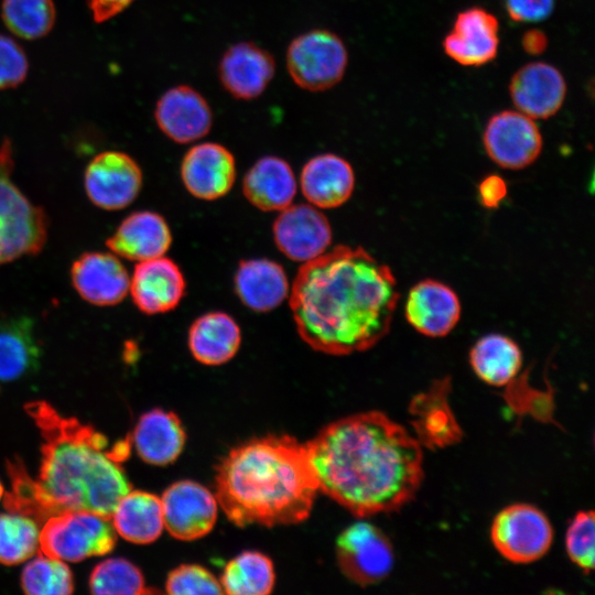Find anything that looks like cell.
<instances>
[{
    "label": "cell",
    "mask_w": 595,
    "mask_h": 595,
    "mask_svg": "<svg viewBox=\"0 0 595 595\" xmlns=\"http://www.w3.org/2000/svg\"><path fill=\"white\" fill-rule=\"evenodd\" d=\"M164 528L175 539L193 541L208 534L217 520L216 496L193 480L170 485L161 497Z\"/></svg>",
    "instance_id": "cell-11"
},
{
    "label": "cell",
    "mask_w": 595,
    "mask_h": 595,
    "mask_svg": "<svg viewBox=\"0 0 595 595\" xmlns=\"http://www.w3.org/2000/svg\"><path fill=\"white\" fill-rule=\"evenodd\" d=\"M21 586L32 595H66L73 593L74 580L64 561L41 553L24 566Z\"/></svg>",
    "instance_id": "cell-36"
},
{
    "label": "cell",
    "mask_w": 595,
    "mask_h": 595,
    "mask_svg": "<svg viewBox=\"0 0 595 595\" xmlns=\"http://www.w3.org/2000/svg\"><path fill=\"white\" fill-rule=\"evenodd\" d=\"M186 282L180 267L164 256L140 261L130 278L129 291L144 314H162L182 301Z\"/></svg>",
    "instance_id": "cell-18"
},
{
    "label": "cell",
    "mask_w": 595,
    "mask_h": 595,
    "mask_svg": "<svg viewBox=\"0 0 595 595\" xmlns=\"http://www.w3.org/2000/svg\"><path fill=\"white\" fill-rule=\"evenodd\" d=\"M154 117L160 130L176 143H191L206 136L213 112L206 99L187 85L166 90L158 100Z\"/></svg>",
    "instance_id": "cell-17"
},
{
    "label": "cell",
    "mask_w": 595,
    "mask_h": 595,
    "mask_svg": "<svg viewBox=\"0 0 595 595\" xmlns=\"http://www.w3.org/2000/svg\"><path fill=\"white\" fill-rule=\"evenodd\" d=\"M133 0H88L96 22H104L126 9Z\"/></svg>",
    "instance_id": "cell-42"
},
{
    "label": "cell",
    "mask_w": 595,
    "mask_h": 595,
    "mask_svg": "<svg viewBox=\"0 0 595 595\" xmlns=\"http://www.w3.org/2000/svg\"><path fill=\"white\" fill-rule=\"evenodd\" d=\"M499 47V22L487 10L473 7L459 12L443 40L445 54L463 66H482L493 61Z\"/></svg>",
    "instance_id": "cell-15"
},
{
    "label": "cell",
    "mask_w": 595,
    "mask_h": 595,
    "mask_svg": "<svg viewBox=\"0 0 595 595\" xmlns=\"http://www.w3.org/2000/svg\"><path fill=\"white\" fill-rule=\"evenodd\" d=\"M404 315L408 323L428 337H444L457 325L461 302L456 292L447 284L424 279L408 293Z\"/></svg>",
    "instance_id": "cell-19"
},
{
    "label": "cell",
    "mask_w": 595,
    "mask_h": 595,
    "mask_svg": "<svg viewBox=\"0 0 595 595\" xmlns=\"http://www.w3.org/2000/svg\"><path fill=\"white\" fill-rule=\"evenodd\" d=\"M171 244L166 220L150 210L130 214L106 242L117 256L138 262L164 256Z\"/></svg>",
    "instance_id": "cell-23"
},
{
    "label": "cell",
    "mask_w": 595,
    "mask_h": 595,
    "mask_svg": "<svg viewBox=\"0 0 595 595\" xmlns=\"http://www.w3.org/2000/svg\"><path fill=\"white\" fill-rule=\"evenodd\" d=\"M305 446L318 490L358 518L399 510L423 480L422 445L379 411L338 419Z\"/></svg>",
    "instance_id": "cell-2"
},
{
    "label": "cell",
    "mask_w": 595,
    "mask_h": 595,
    "mask_svg": "<svg viewBox=\"0 0 595 595\" xmlns=\"http://www.w3.org/2000/svg\"><path fill=\"white\" fill-rule=\"evenodd\" d=\"M448 386L446 380L437 381L429 392L418 396L412 402L411 413L421 445L443 447L455 443L462 435L447 403Z\"/></svg>",
    "instance_id": "cell-30"
},
{
    "label": "cell",
    "mask_w": 595,
    "mask_h": 595,
    "mask_svg": "<svg viewBox=\"0 0 595 595\" xmlns=\"http://www.w3.org/2000/svg\"><path fill=\"white\" fill-rule=\"evenodd\" d=\"M272 232L277 248L303 263L326 252L333 238L328 219L311 204H291L280 210Z\"/></svg>",
    "instance_id": "cell-13"
},
{
    "label": "cell",
    "mask_w": 595,
    "mask_h": 595,
    "mask_svg": "<svg viewBox=\"0 0 595 595\" xmlns=\"http://www.w3.org/2000/svg\"><path fill=\"white\" fill-rule=\"evenodd\" d=\"M181 177L187 192L198 199L225 196L236 180L232 153L216 142H203L187 150L181 163Z\"/></svg>",
    "instance_id": "cell-14"
},
{
    "label": "cell",
    "mask_w": 595,
    "mask_h": 595,
    "mask_svg": "<svg viewBox=\"0 0 595 595\" xmlns=\"http://www.w3.org/2000/svg\"><path fill=\"white\" fill-rule=\"evenodd\" d=\"M3 496H4V488L0 482V500L2 499Z\"/></svg>",
    "instance_id": "cell-44"
},
{
    "label": "cell",
    "mask_w": 595,
    "mask_h": 595,
    "mask_svg": "<svg viewBox=\"0 0 595 595\" xmlns=\"http://www.w3.org/2000/svg\"><path fill=\"white\" fill-rule=\"evenodd\" d=\"M300 186L307 202L317 208L345 204L355 188V174L348 161L334 153L310 159L302 167Z\"/></svg>",
    "instance_id": "cell-22"
},
{
    "label": "cell",
    "mask_w": 595,
    "mask_h": 595,
    "mask_svg": "<svg viewBox=\"0 0 595 595\" xmlns=\"http://www.w3.org/2000/svg\"><path fill=\"white\" fill-rule=\"evenodd\" d=\"M289 298L303 342L316 351L344 356L383 339L399 293L388 266L361 247L339 245L300 267Z\"/></svg>",
    "instance_id": "cell-1"
},
{
    "label": "cell",
    "mask_w": 595,
    "mask_h": 595,
    "mask_svg": "<svg viewBox=\"0 0 595 595\" xmlns=\"http://www.w3.org/2000/svg\"><path fill=\"white\" fill-rule=\"evenodd\" d=\"M507 194V183L497 174L487 175L478 185L479 202L488 209L497 208L506 198Z\"/></svg>",
    "instance_id": "cell-41"
},
{
    "label": "cell",
    "mask_w": 595,
    "mask_h": 595,
    "mask_svg": "<svg viewBox=\"0 0 595 595\" xmlns=\"http://www.w3.org/2000/svg\"><path fill=\"white\" fill-rule=\"evenodd\" d=\"M116 533L136 544L154 542L164 528L161 498L130 490L116 505L111 516Z\"/></svg>",
    "instance_id": "cell-29"
},
{
    "label": "cell",
    "mask_w": 595,
    "mask_h": 595,
    "mask_svg": "<svg viewBox=\"0 0 595 595\" xmlns=\"http://www.w3.org/2000/svg\"><path fill=\"white\" fill-rule=\"evenodd\" d=\"M28 73V61L22 48L10 37L0 35V89L22 83Z\"/></svg>",
    "instance_id": "cell-39"
},
{
    "label": "cell",
    "mask_w": 595,
    "mask_h": 595,
    "mask_svg": "<svg viewBox=\"0 0 595 595\" xmlns=\"http://www.w3.org/2000/svg\"><path fill=\"white\" fill-rule=\"evenodd\" d=\"M234 284L241 303L258 313L278 307L290 293L283 267L264 258L241 260L235 273Z\"/></svg>",
    "instance_id": "cell-24"
},
{
    "label": "cell",
    "mask_w": 595,
    "mask_h": 595,
    "mask_svg": "<svg viewBox=\"0 0 595 595\" xmlns=\"http://www.w3.org/2000/svg\"><path fill=\"white\" fill-rule=\"evenodd\" d=\"M115 544L110 518L88 510L52 515L40 530L41 553L64 562L107 554Z\"/></svg>",
    "instance_id": "cell-6"
},
{
    "label": "cell",
    "mask_w": 595,
    "mask_h": 595,
    "mask_svg": "<svg viewBox=\"0 0 595 595\" xmlns=\"http://www.w3.org/2000/svg\"><path fill=\"white\" fill-rule=\"evenodd\" d=\"M40 530L39 521L29 515L0 513V563L14 565L32 558L40 549Z\"/></svg>",
    "instance_id": "cell-33"
},
{
    "label": "cell",
    "mask_w": 595,
    "mask_h": 595,
    "mask_svg": "<svg viewBox=\"0 0 595 595\" xmlns=\"http://www.w3.org/2000/svg\"><path fill=\"white\" fill-rule=\"evenodd\" d=\"M40 351L29 317L0 313V382L14 381L35 370Z\"/></svg>",
    "instance_id": "cell-28"
},
{
    "label": "cell",
    "mask_w": 595,
    "mask_h": 595,
    "mask_svg": "<svg viewBox=\"0 0 595 595\" xmlns=\"http://www.w3.org/2000/svg\"><path fill=\"white\" fill-rule=\"evenodd\" d=\"M2 19L19 37L35 40L47 34L55 21L52 0H3Z\"/></svg>",
    "instance_id": "cell-34"
},
{
    "label": "cell",
    "mask_w": 595,
    "mask_h": 595,
    "mask_svg": "<svg viewBox=\"0 0 595 595\" xmlns=\"http://www.w3.org/2000/svg\"><path fill=\"white\" fill-rule=\"evenodd\" d=\"M336 558L343 574L360 586L381 582L394 563L390 540L367 521H357L340 532L336 540Z\"/></svg>",
    "instance_id": "cell-9"
},
{
    "label": "cell",
    "mask_w": 595,
    "mask_h": 595,
    "mask_svg": "<svg viewBox=\"0 0 595 595\" xmlns=\"http://www.w3.org/2000/svg\"><path fill=\"white\" fill-rule=\"evenodd\" d=\"M469 364L482 381L494 387H504L519 374L522 353L512 338L502 334H487L473 345Z\"/></svg>",
    "instance_id": "cell-31"
},
{
    "label": "cell",
    "mask_w": 595,
    "mask_h": 595,
    "mask_svg": "<svg viewBox=\"0 0 595 595\" xmlns=\"http://www.w3.org/2000/svg\"><path fill=\"white\" fill-rule=\"evenodd\" d=\"M216 499L239 527H273L305 520L318 485L306 446L290 435L251 439L216 467Z\"/></svg>",
    "instance_id": "cell-4"
},
{
    "label": "cell",
    "mask_w": 595,
    "mask_h": 595,
    "mask_svg": "<svg viewBox=\"0 0 595 595\" xmlns=\"http://www.w3.org/2000/svg\"><path fill=\"white\" fill-rule=\"evenodd\" d=\"M509 94L520 112L532 119H548L561 109L566 96V82L555 66L531 62L513 74Z\"/></svg>",
    "instance_id": "cell-16"
},
{
    "label": "cell",
    "mask_w": 595,
    "mask_h": 595,
    "mask_svg": "<svg viewBox=\"0 0 595 595\" xmlns=\"http://www.w3.org/2000/svg\"><path fill=\"white\" fill-rule=\"evenodd\" d=\"M12 149L0 145V264L39 253L47 237V217L11 180Z\"/></svg>",
    "instance_id": "cell-5"
},
{
    "label": "cell",
    "mask_w": 595,
    "mask_h": 595,
    "mask_svg": "<svg viewBox=\"0 0 595 595\" xmlns=\"http://www.w3.org/2000/svg\"><path fill=\"white\" fill-rule=\"evenodd\" d=\"M595 516L593 510L578 511L565 532V550L569 559L584 573L594 569Z\"/></svg>",
    "instance_id": "cell-37"
},
{
    "label": "cell",
    "mask_w": 595,
    "mask_h": 595,
    "mask_svg": "<svg viewBox=\"0 0 595 595\" xmlns=\"http://www.w3.org/2000/svg\"><path fill=\"white\" fill-rule=\"evenodd\" d=\"M130 440L143 462L165 466L182 453L186 433L174 412L152 409L139 418Z\"/></svg>",
    "instance_id": "cell-25"
},
{
    "label": "cell",
    "mask_w": 595,
    "mask_h": 595,
    "mask_svg": "<svg viewBox=\"0 0 595 595\" xmlns=\"http://www.w3.org/2000/svg\"><path fill=\"white\" fill-rule=\"evenodd\" d=\"M296 188L290 164L274 155L259 159L242 181V193L247 201L263 212H280L291 205Z\"/></svg>",
    "instance_id": "cell-26"
},
{
    "label": "cell",
    "mask_w": 595,
    "mask_h": 595,
    "mask_svg": "<svg viewBox=\"0 0 595 595\" xmlns=\"http://www.w3.org/2000/svg\"><path fill=\"white\" fill-rule=\"evenodd\" d=\"M71 277L77 293L94 305L118 304L129 292V273L109 252L83 253L73 262Z\"/></svg>",
    "instance_id": "cell-20"
},
{
    "label": "cell",
    "mask_w": 595,
    "mask_h": 595,
    "mask_svg": "<svg viewBox=\"0 0 595 595\" xmlns=\"http://www.w3.org/2000/svg\"><path fill=\"white\" fill-rule=\"evenodd\" d=\"M273 56L248 41L229 46L218 67L219 79L227 93L242 100L260 96L274 76Z\"/></svg>",
    "instance_id": "cell-21"
},
{
    "label": "cell",
    "mask_w": 595,
    "mask_h": 595,
    "mask_svg": "<svg viewBox=\"0 0 595 595\" xmlns=\"http://www.w3.org/2000/svg\"><path fill=\"white\" fill-rule=\"evenodd\" d=\"M521 44L527 53L539 55L548 47V37L541 30L533 29L522 35Z\"/></svg>",
    "instance_id": "cell-43"
},
{
    "label": "cell",
    "mask_w": 595,
    "mask_h": 595,
    "mask_svg": "<svg viewBox=\"0 0 595 595\" xmlns=\"http://www.w3.org/2000/svg\"><path fill=\"white\" fill-rule=\"evenodd\" d=\"M84 184L94 205L108 210L122 209L138 196L142 172L130 155L106 151L90 161L85 171Z\"/></svg>",
    "instance_id": "cell-12"
},
{
    "label": "cell",
    "mask_w": 595,
    "mask_h": 595,
    "mask_svg": "<svg viewBox=\"0 0 595 595\" xmlns=\"http://www.w3.org/2000/svg\"><path fill=\"white\" fill-rule=\"evenodd\" d=\"M219 582L225 594L266 595L274 587V566L268 555L244 551L228 561Z\"/></svg>",
    "instance_id": "cell-32"
},
{
    "label": "cell",
    "mask_w": 595,
    "mask_h": 595,
    "mask_svg": "<svg viewBox=\"0 0 595 595\" xmlns=\"http://www.w3.org/2000/svg\"><path fill=\"white\" fill-rule=\"evenodd\" d=\"M165 589L171 595L224 594L219 580L198 564H181L173 569L167 575Z\"/></svg>",
    "instance_id": "cell-38"
},
{
    "label": "cell",
    "mask_w": 595,
    "mask_h": 595,
    "mask_svg": "<svg viewBox=\"0 0 595 595\" xmlns=\"http://www.w3.org/2000/svg\"><path fill=\"white\" fill-rule=\"evenodd\" d=\"M348 53L343 40L332 31L317 29L298 35L286 51V68L292 80L309 91H323L345 75Z\"/></svg>",
    "instance_id": "cell-7"
},
{
    "label": "cell",
    "mask_w": 595,
    "mask_h": 595,
    "mask_svg": "<svg viewBox=\"0 0 595 595\" xmlns=\"http://www.w3.org/2000/svg\"><path fill=\"white\" fill-rule=\"evenodd\" d=\"M553 536L545 513L529 504L501 509L490 527L495 549L515 564H529L543 558L552 545Z\"/></svg>",
    "instance_id": "cell-8"
},
{
    "label": "cell",
    "mask_w": 595,
    "mask_h": 595,
    "mask_svg": "<svg viewBox=\"0 0 595 595\" xmlns=\"http://www.w3.org/2000/svg\"><path fill=\"white\" fill-rule=\"evenodd\" d=\"M93 594L138 595L148 594L143 574L130 561L111 558L98 563L89 576Z\"/></svg>",
    "instance_id": "cell-35"
},
{
    "label": "cell",
    "mask_w": 595,
    "mask_h": 595,
    "mask_svg": "<svg viewBox=\"0 0 595 595\" xmlns=\"http://www.w3.org/2000/svg\"><path fill=\"white\" fill-rule=\"evenodd\" d=\"M43 439L37 479L11 464L12 491L8 510L40 520L72 510L110 518L131 490L121 463L130 453V437L110 446L107 437L76 418L64 416L45 401L25 405Z\"/></svg>",
    "instance_id": "cell-3"
},
{
    "label": "cell",
    "mask_w": 595,
    "mask_h": 595,
    "mask_svg": "<svg viewBox=\"0 0 595 595\" xmlns=\"http://www.w3.org/2000/svg\"><path fill=\"white\" fill-rule=\"evenodd\" d=\"M509 17L516 22H539L551 15L554 0H506Z\"/></svg>",
    "instance_id": "cell-40"
},
{
    "label": "cell",
    "mask_w": 595,
    "mask_h": 595,
    "mask_svg": "<svg viewBox=\"0 0 595 595\" xmlns=\"http://www.w3.org/2000/svg\"><path fill=\"white\" fill-rule=\"evenodd\" d=\"M483 143L487 155L497 165L521 170L539 158L543 140L534 119L519 110H504L487 121Z\"/></svg>",
    "instance_id": "cell-10"
},
{
    "label": "cell",
    "mask_w": 595,
    "mask_h": 595,
    "mask_svg": "<svg viewBox=\"0 0 595 595\" xmlns=\"http://www.w3.org/2000/svg\"><path fill=\"white\" fill-rule=\"evenodd\" d=\"M187 343L195 360L206 366H219L234 358L239 350L241 332L227 313L209 312L192 323Z\"/></svg>",
    "instance_id": "cell-27"
}]
</instances>
